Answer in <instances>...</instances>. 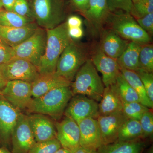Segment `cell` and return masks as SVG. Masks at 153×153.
Segmentation results:
<instances>
[{
	"mask_svg": "<svg viewBox=\"0 0 153 153\" xmlns=\"http://www.w3.org/2000/svg\"><path fill=\"white\" fill-rule=\"evenodd\" d=\"M0 71L7 81L19 80L32 83L40 75L34 64L19 58H12L0 65Z\"/></svg>",
	"mask_w": 153,
	"mask_h": 153,
	"instance_id": "9",
	"label": "cell"
},
{
	"mask_svg": "<svg viewBox=\"0 0 153 153\" xmlns=\"http://www.w3.org/2000/svg\"><path fill=\"white\" fill-rule=\"evenodd\" d=\"M0 153H12L6 147L0 148Z\"/></svg>",
	"mask_w": 153,
	"mask_h": 153,
	"instance_id": "46",
	"label": "cell"
},
{
	"mask_svg": "<svg viewBox=\"0 0 153 153\" xmlns=\"http://www.w3.org/2000/svg\"><path fill=\"white\" fill-rule=\"evenodd\" d=\"M153 147H151L149 149V150L146 153H153Z\"/></svg>",
	"mask_w": 153,
	"mask_h": 153,
	"instance_id": "47",
	"label": "cell"
},
{
	"mask_svg": "<svg viewBox=\"0 0 153 153\" xmlns=\"http://www.w3.org/2000/svg\"><path fill=\"white\" fill-rule=\"evenodd\" d=\"M111 12L122 10L131 14L133 3L132 0H106Z\"/></svg>",
	"mask_w": 153,
	"mask_h": 153,
	"instance_id": "35",
	"label": "cell"
},
{
	"mask_svg": "<svg viewBox=\"0 0 153 153\" xmlns=\"http://www.w3.org/2000/svg\"><path fill=\"white\" fill-rule=\"evenodd\" d=\"M98 111L97 102L86 96L75 94L69 100L64 114L78 123L87 118H97Z\"/></svg>",
	"mask_w": 153,
	"mask_h": 153,
	"instance_id": "11",
	"label": "cell"
},
{
	"mask_svg": "<svg viewBox=\"0 0 153 153\" xmlns=\"http://www.w3.org/2000/svg\"><path fill=\"white\" fill-rule=\"evenodd\" d=\"M13 12L31 21L33 18L27 0H16L14 4Z\"/></svg>",
	"mask_w": 153,
	"mask_h": 153,
	"instance_id": "36",
	"label": "cell"
},
{
	"mask_svg": "<svg viewBox=\"0 0 153 153\" xmlns=\"http://www.w3.org/2000/svg\"><path fill=\"white\" fill-rule=\"evenodd\" d=\"M28 121L36 143L56 138L55 123L45 115L33 113L27 115Z\"/></svg>",
	"mask_w": 153,
	"mask_h": 153,
	"instance_id": "18",
	"label": "cell"
},
{
	"mask_svg": "<svg viewBox=\"0 0 153 153\" xmlns=\"http://www.w3.org/2000/svg\"><path fill=\"white\" fill-rule=\"evenodd\" d=\"M68 35L72 39L78 40L82 38L84 35L82 27L68 28Z\"/></svg>",
	"mask_w": 153,
	"mask_h": 153,
	"instance_id": "41",
	"label": "cell"
},
{
	"mask_svg": "<svg viewBox=\"0 0 153 153\" xmlns=\"http://www.w3.org/2000/svg\"><path fill=\"white\" fill-rule=\"evenodd\" d=\"M142 44L129 41L124 52L117 60L120 68L136 71L139 68V58Z\"/></svg>",
	"mask_w": 153,
	"mask_h": 153,
	"instance_id": "24",
	"label": "cell"
},
{
	"mask_svg": "<svg viewBox=\"0 0 153 153\" xmlns=\"http://www.w3.org/2000/svg\"><path fill=\"white\" fill-rule=\"evenodd\" d=\"M47 43L44 55L38 67L39 74L51 73L56 71L60 55L72 39L68 34L66 22L56 27L46 30Z\"/></svg>",
	"mask_w": 153,
	"mask_h": 153,
	"instance_id": "1",
	"label": "cell"
},
{
	"mask_svg": "<svg viewBox=\"0 0 153 153\" xmlns=\"http://www.w3.org/2000/svg\"><path fill=\"white\" fill-rule=\"evenodd\" d=\"M153 13V0H140L133 3L131 15L136 19Z\"/></svg>",
	"mask_w": 153,
	"mask_h": 153,
	"instance_id": "32",
	"label": "cell"
},
{
	"mask_svg": "<svg viewBox=\"0 0 153 153\" xmlns=\"http://www.w3.org/2000/svg\"><path fill=\"white\" fill-rule=\"evenodd\" d=\"M91 60L97 71L102 75L105 87L113 85L121 73L117 60L109 57L102 51L97 45L91 52Z\"/></svg>",
	"mask_w": 153,
	"mask_h": 153,
	"instance_id": "13",
	"label": "cell"
},
{
	"mask_svg": "<svg viewBox=\"0 0 153 153\" xmlns=\"http://www.w3.org/2000/svg\"><path fill=\"white\" fill-rule=\"evenodd\" d=\"M120 71L127 82L138 94L140 103L149 108H153V102L151 101L147 95L142 82L136 72L121 68Z\"/></svg>",
	"mask_w": 153,
	"mask_h": 153,
	"instance_id": "25",
	"label": "cell"
},
{
	"mask_svg": "<svg viewBox=\"0 0 153 153\" xmlns=\"http://www.w3.org/2000/svg\"><path fill=\"white\" fill-rule=\"evenodd\" d=\"M74 79L70 85L73 95L81 94L100 101L105 86L90 58L79 68Z\"/></svg>",
	"mask_w": 153,
	"mask_h": 153,
	"instance_id": "3",
	"label": "cell"
},
{
	"mask_svg": "<svg viewBox=\"0 0 153 153\" xmlns=\"http://www.w3.org/2000/svg\"><path fill=\"white\" fill-rule=\"evenodd\" d=\"M123 102L115 83L105 87L102 97L98 103L99 116H106L122 111Z\"/></svg>",
	"mask_w": 153,
	"mask_h": 153,
	"instance_id": "21",
	"label": "cell"
},
{
	"mask_svg": "<svg viewBox=\"0 0 153 153\" xmlns=\"http://www.w3.org/2000/svg\"><path fill=\"white\" fill-rule=\"evenodd\" d=\"M80 131V146L89 149L97 150L103 145L97 119L87 118L78 123Z\"/></svg>",
	"mask_w": 153,
	"mask_h": 153,
	"instance_id": "17",
	"label": "cell"
},
{
	"mask_svg": "<svg viewBox=\"0 0 153 153\" xmlns=\"http://www.w3.org/2000/svg\"><path fill=\"white\" fill-rule=\"evenodd\" d=\"M56 138L61 147L73 152L80 146V131L77 123L72 119L66 117L60 122L55 123Z\"/></svg>",
	"mask_w": 153,
	"mask_h": 153,
	"instance_id": "14",
	"label": "cell"
},
{
	"mask_svg": "<svg viewBox=\"0 0 153 153\" xmlns=\"http://www.w3.org/2000/svg\"><path fill=\"white\" fill-rule=\"evenodd\" d=\"M139 69L153 72V45L151 43L142 44L139 58Z\"/></svg>",
	"mask_w": 153,
	"mask_h": 153,
	"instance_id": "29",
	"label": "cell"
},
{
	"mask_svg": "<svg viewBox=\"0 0 153 153\" xmlns=\"http://www.w3.org/2000/svg\"><path fill=\"white\" fill-rule=\"evenodd\" d=\"M32 21L13 11L0 10V25L11 27H23L32 24Z\"/></svg>",
	"mask_w": 153,
	"mask_h": 153,
	"instance_id": "27",
	"label": "cell"
},
{
	"mask_svg": "<svg viewBox=\"0 0 153 153\" xmlns=\"http://www.w3.org/2000/svg\"><path fill=\"white\" fill-rule=\"evenodd\" d=\"M12 153H28L36 141L27 115L21 113L11 135Z\"/></svg>",
	"mask_w": 153,
	"mask_h": 153,
	"instance_id": "12",
	"label": "cell"
},
{
	"mask_svg": "<svg viewBox=\"0 0 153 153\" xmlns=\"http://www.w3.org/2000/svg\"><path fill=\"white\" fill-rule=\"evenodd\" d=\"M32 13L38 25L46 30L56 27L64 19L61 0H33Z\"/></svg>",
	"mask_w": 153,
	"mask_h": 153,
	"instance_id": "6",
	"label": "cell"
},
{
	"mask_svg": "<svg viewBox=\"0 0 153 153\" xmlns=\"http://www.w3.org/2000/svg\"><path fill=\"white\" fill-rule=\"evenodd\" d=\"M150 109L140 102H123L122 111L128 119L140 120L143 114Z\"/></svg>",
	"mask_w": 153,
	"mask_h": 153,
	"instance_id": "30",
	"label": "cell"
},
{
	"mask_svg": "<svg viewBox=\"0 0 153 153\" xmlns=\"http://www.w3.org/2000/svg\"><path fill=\"white\" fill-rule=\"evenodd\" d=\"M47 38L46 30L38 27L30 38L12 48V59L19 58L28 60L38 68L45 53Z\"/></svg>",
	"mask_w": 153,
	"mask_h": 153,
	"instance_id": "7",
	"label": "cell"
},
{
	"mask_svg": "<svg viewBox=\"0 0 153 153\" xmlns=\"http://www.w3.org/2000/svg\"><path fill=\"white\" fill-rule=\"evenodd\" d=\"M137 23L152 37L153 34V13L136 19Z\"/></svg>",
	"mask_w": 153,
	"mask_h": 153,
	"instance_id": "37",
	"label": "cell"
},
{
	"mask_svg": "<svg viewBox=\"0 0 153 153\" xmlns=\"http://www.w3.org/2000/svg\"><path fill=\"white\" fill-rule=\"evenodd\" d=\"M145 143L141 139L131 141L115 142L102 145L97 150L98 153H142Z\"/></svg>",
	"mask_w": 153,
	"mask_h": 153,
	"instance_id": "23",
	"label": "cell"
},
{
	"mask_svg": "<svg viewBox=\"0 0 153 153\" xmlns=\"http://www.w3.org/2000/svg\"><path fill=\"white\" fill-rule=\"evenodd\" d=\"M99 38L98 46L102 51L116 60L121 55L129 42L108 28L103 29Z\"/></svg>",
	"mask_w": 153,
	"mask_h": 153,
	"instance_id": "19",
	"label": "cell"
},
{
	"mask_svg": "<svg viewBox=\"0 0 153 153\" xmlns=\"http://www.w3.org/2000/svg\"><path fill=\"white\" fill-rule=\"evenodd\" d=\"M71 84V82L59 76L55 71L40 74L37 79L31 83L33 98L39 97L54 88L70 86Z\"/></svg>",
	"mask_w": 153,
	"mask_h": 153,
	"instance_id": "20",
	"label": "cell"
},
{
	"mask_svg": "<svg viewBox=\"0 0 153 153\" xmlns=\"http://www.w3.org/2000/svg\"><path fill=\"white\" fill-rule=\"evenodd\" d=\"M73 94L70 86L56 88L39 97L33 98L28 108L29 112L60 118Z\"/></svg>",
	"mask_w": 153,
	"mask_h": 153,
	"instance_id": "2",
	"label": "cell"
},
{
	"mask_svg": "<svg viewBox=\"0 0 153 153\" xmlns=\"http://www.w3.org/2000/svg\"><path fill=\"white\" fill-rule=\"evenodd\" d=\"M106 25L126 40L141 44L151 43L152 37L140 27L129 13L122 10L111 12Z\"/></svg>",
	"mask_w": 153,
	"mask_h": 153,
	"instance_id": "4",
	"label": "cell"
},
{
	"mask_svg": "<svg viewBox=\"0 0 153 153\" xmlns=\"http://www.w3.org/2000/svg\"><path fill=\"white\" fill-rule=\"evenodd\" d=\"M61 148L57 138L43 142L36 143L28 153H55Z\"/></svg>",
	"mask_w": 153,
	"mask_h": 153,
	"instance_id": "31",
	"label": "cell"
},
{
	"mask_svg": "<svg viewBox=\"0 0 153 153\" xmlns=\"http://www.w3.org/2000/svg\"><path fill=\"white\" fill-rule=\"evenodd\" d=\"M55 153H72V152L68 149L61 147L56 151Z\"/></svg>",
	"mask_w": 153,
	"mask_h": 153,
	"instance_id": "45",
	"label": "cell"
},
{
	"mask_svg": "<svg viewBox=\"0 0 153 153\" xmlns=\"http://www.w3.org/2000/svg\"><path fill=\"white\" fill-rule=\"evenodd\" d=\"M143 132V139L152 137L153 114L151 110L145 112L139 120Z\"/></svg>",
	"mask_w": 153,
	"mask_h": 153,
	"instance_id": "34",
	"label": "cell"
},
{
	"mask_svg": "<svg viewBox=\"0 0 153 153\" xmlns=\"http://www.w3.org/2000/svg\"><path fill=\"white\" fill-rule=\"evenodd\" d=\"M122 111L106 116H99L98 123L103 145L117 140L119 131L124 123L127 120Z\"/></svg>",
	"mask_w": 153,
	"mask_h": 153,
	"instance_id": "16",
	"label": "cell"
},
{
	"mask_svg": "<svg viewBox=\"0 0 153 153\" xmlns=\"http://www.w3.org/2000/svg\"><path fill=\"white\" fill-rule=\"evenodd\" d=\"M111 13L106 0H90L88 8L82 15L91 37L99 38Z\"/></svg>",
	"mask_w": 153,
	"mask_h": 153,
	"instance_id": "8",
	"label": "cell"
},
{
	"mask_svg": "<svg viewBox=\"0 0 153 153\" xmlns=\"http://www.w3.org/2000/svg\"><path fill=\"white\" fill-rule=\"evenodd\" d=\"M7 81L4 78L0 71V93L5 87Z\"/></svg>",
	"mask_w": 153,
	"mask_h": 153,
	"instance_id": "44",
	"label": "cell"
},
{
	"mask_svg": "<svg viewBox=\"0 0 153 153\" xmlns=\"http://www.w3.org/2000/svg\"><path fill=\"white\" fill-rule=\"evenodd\" d=\"M72 6L77 11L83 14L87 10L90 0H70Z\"/></svg>",
	"mask_w": 153,
	"mask_h": 153,
	"instance_id": "39",
	"label": "cell"
},
{
	"mask_svg": "<svg viewBox=\"0 0 153 153\" xmlns=\"http://www.w3.org/2000/svg\"><path fill=\"white\" fill-rule=\"evenodd\" d=\"M38 27L32 24L23 27H11L0 25V38L13 48L21 44L35 33Z\"/></svg>",
	"mask_w": 153,
	"mask_h": 153,
	"instance_id": "22",
	"label": "cell"
},
{
	"mask_svg": "<svg viewBox=\"0 0 153 153\" xmlns=\"http://www.w3.org/2000/svg\"><path fill=\"white\" fill-rule=\"evenodd\" d=\"M90 53L86 45L72 40L60 55L55 72L67 81L72 82L79 68L90 59Z\"/></svg>",
	"mask_w": 153,
	"mask_h": 153,
	"instance_id": "5",
	"label": "cell"
},
{
	"mask_svg": "<svg viewBox=\"0 0 153 153\" xmlns=\"http://www.w3.org/2000/svg\"><path fill=\"white\" fill-rule=\"evenodd\" d=\"M143 132L139 120L128 119L119 131L118 141L127 142L143 139Z\"/></svg>",
	"mask_w": 153,
	"mask_h": 153,
	"instance_id": "26",
	"label": "cell"
},
{
	"mask_svg": "<svg viewBox=\"0 0 153 153\" xmlns=\"http://www.w3.org/2000/svg\"><path fill=\"white\" fill-rule=\"evenodd\" d=\"M0 94L21 111L27 109L33 99L31 83L22 80L7 81Z\"/></svg>",
	"mask_w": 153,
	"mask_h": 153,
	"instance_id": "10",
	"label": "cell"
},
{
	"mask_svg": "<svg viewBox=\"0 0 153 153\" xmlns=\"http://www.w3.org/2000/svg\"><path fill=\"white\" fill-rule=\"evenodd\" d=\"M142 82L146 93L152 102H153V74L142 69L135 71Z\"/></svg>",
	"mask_w": 153,
	"mask_h": 153,
	"instance_id": "33",
	"label": "cell"
},
{
	"mask_svg": "<svg viewBox=\"0 0 153 153\" xmlns=\"http://www.w3.org/2000/svg\"><path fill=\"white\" fill-rule=\"evenodd\" d=\"M140 1V0H132L133 3L137 2L138 1Z\"/></svg>",
	"mask_w": 153,
	"mask_h": 153,
	"instance_id": "48",
	"label": "cell"
},
{
	"mask_svg": "<svg viewBox=\"0 0 153 153\" xmlns=\"http://www.w3.org/2000/svg\"><path fill=\"white\" fill-rule=\"evenodd\" d=\"M21 113L0 94V142L4 146L10 142L13 128Z\"/></svg>",
	"mask_w": 153,
	"mask_h": 153,
	"instance_id": "15",
	"label": "cell"
},
{
	"mask_svg": "<svg viewBox=\"0 0 153 153\" xmlns=\"http://www.w3.org/2000/svg\"><path fill=\"white\" fill-rule=\"evenodd\" d=\"M118 91L123 102H140L139 97L120 73L115 83Z\"/></svg>",
	"mask_w": 153,
	"mask_h": 153,
	"instance_id": "28",
	"label": "cell"
},
{
	"mask_svg": "<svg viewBox=\"0 0 153 153\" xmlns=\"http://www.w3.org/2000/svg\"><path fill=\"white\" fill-rule=\"evenodd\" d=\"M72 153H98L97 150L89 149L80 146L75 150Z\"/></svg>",
	"mask_w": 153,
	"mask_h": 153,
	"instance_id": "43",
	"label": "cell"
},
{
	"mask_svg": "<svg viewBox=\"0 0 153 153\" xmlns=\"http://www.w3.org/2000/svg\"><path fill=\"white\" fill-rule=\"evenodd\" d=\"M66 23L68 28L79 27H82V21L80 17L73 15L68 17Z\"/></svg>",
	"mask_w": 153,
	"mask_h": 153,
	"instance_id": "40",
	"label": "cell"
},
{
	"mask_svg": "<svg viewBox=\"0 0 153 153\" xmlns=\"http://www.w3.org/2000/svg\"><path fill=\"white\" fill-rule=\"evenodd\" d=\"M12 59V47L0 38V65Z\"/></svg>",
	"mask_w": 153,
	"mask_h": 153,
	"instance_id": "38",
	"label": "cell"
},
{
	"mask_svg": "<svg viewBox=\"0 0 153 153\" xmlns=\"http://www.w3.org/2000/svg\"><path fill=\"white\" fill-rule=\"evenodd\" d=\"M16 1V0H0V8L4 7L7 11H13Z\"/></svg>",
	"mask_w": 153,
	"mask_h": 153,
	"instance_id": "42",
	"label": "cell"
}]
</instances>
